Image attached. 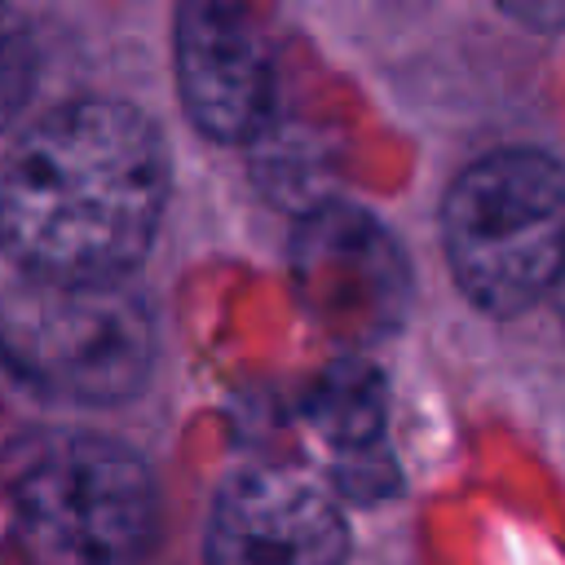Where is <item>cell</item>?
<instances>
[{"instance_id": "ba28073f", "label": "cell", "mask_w": 565, "mask_h": 565, "mask_svg": "<svg viewBox=\"0 0 565 565\" xmlns=\"http://www.w3.org/2000/svg\"><path fill=\"white\" fill-rule=\"evenodd\" d=\"M309 428L331 446L335 459H358L371 450H384V419H388V393L384 375L366 358H335L318 371V380L305 393ZM331 459V463H335Z\"/></svg>"}, {"instance_id": "5b68a950", "label": "cell", "mask_w": 565, "mask_h": 565, "mask_svg": "<svg viewBox=\"0 0 565 565\" xmlns=\"http://www.w3.org/2000/svg\"><path fill=\"white\" fill-rule=\"evenodd\" d=\"M296 296L322 331L362 349L411 313V260L402 243L358 203L327 199L291 230Z\"/></svg>"}, {"instance_id": "7a4b0ae2", "label": "cell", "mask_w": 565, "mask_h": 565, "mask_svg": "<svg viewBox=\"0 0 565 565\" xmlns=\"http://www.w3.org/2000/svg\"><path fill=\"white\" fill-rule=\"evenodd\" d=\"M26 565H141L154 539V477L137 450L93 433L35 441L9 477Z\"/></svg>"}, {"instance_id": "9c48e42d", "label": "cell", "mask_w": 565, "mask_h": 565, "mask_svg": "<svg viewBox=\"0 0 565 565\" xmlns=\"http://www.w3.org/2000/svg\"><path fill=\"white\" fill-rule=\"evenodd\" d=\"M35 84V40L18 9L0 4V128L22 110Z\"/></svg>"}, {"instance_id": "8992f818", "label": "cell", "mask_w": 565, "mask_h": 565, "mask_svg": "<svg viewBox=\"0 0 565 565\" xmlns=\"http://www.w3.org/2000/svg\"><path fill=\"white\" fill-rule=\"evenodd\" d=\"M172 75L190 124L247 146L278 110V53L260 13L225 0H185L172 18Z\"/></svg>"}, {"instance_id": "52a82bcc", "label": "cell", "mask_w": 565, "mask_h": 565, "mask_svg": "<svg viewBox=\"0 0 565 565\" xmlns=\"http://www.w3.org/2000/svg\"><path fill=\"white\" fill-rule=\"evenodd\" d=\"M207 565H344L349 525L318 481L291 468L234 472L207 516Z\"/></svg>"}, {"instance_id": "277c9868", "label": "cell", "mask_w": 565, "mask_h": 565, "mask_svg": "<svg viewBox=\"0 0 565 565\" xmlns=\"http://www.w3.org/2000/svg\"><path fill=\"white\" fill-rule=\"evenodd\" d=\"M0 362L40 397L115 406L150 375L154 322L128 282L22 278L0 296Z\"/></svg>"}, {"instance_id": "3957f363", "label": "cell", "mask_w": 565, "mask_h": 565, "mask_svg": "<svg viewBox=\"0 0 565 565\" xmlns=\"http://www.w3.org/2000/svg\"><path fill=\"white\" fill-rule=\"evenodd\" d=\"M561 163L508 146L468 163L441 203V243L459 291L494 318L534 309L561 269Z\"/></svg>"}, {"instance_id": "6da1fadb", "label": "cell", "mask_w": 565, "mask_h": 565, "mask_svg": "<svg viewBox=\"0 0 565 565\" xmlns=\"http://www.w3.org/2000/svg\"><path fill=\"white\" fill-rule=\"evenodd\" d=\"M163 207V132L115 97L53 106L0 163V247L26 278L124 282L150 252Z\"/></svg>"}]
</instances>
